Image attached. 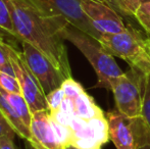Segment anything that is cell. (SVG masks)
I'll return each mask as SVG.
<instances>
[{
    "label": "cell",
    "mask_w": 150,
    "mask_h": 149,
    "mask_svg": "<svg viewBox=\"0 0 150 149\" xmlns=\"http://www.w3.org/2000/svg\"><path fill=\"white\" fill-rule=\"evenodd\" d=\"M11 11L16 39L27 42L49 58L64 75L71 78L67 49L61 31L69 24L60 16H49L28 0H6Z\"/></svg>",
    "instance_id": "6da1fadb"
},
{
    "label": "cell",
    "mask_w": 150,
    "mask_h": 149,
    "mask_svg": "<svg viewBox=\"0 0 150 149\" xmlns=\"http://www.w3.org/2000/svg\"><path fill=\"white\" fill-rule=\"evenodd\" d=\"M61 36L65 41L71 42L76 46L90 62L97 76L96 87L110 90L111 80L124 74L113 55L107 52L97 39L71 24H67L63 28Z\"/></svg>",
    "instance_id": "7a4b0ae2"
},
{
    "label": "cell",
    "mask_w": 150,
    "mask_h": 149,
    "mask_svg": "<svg viewBox=\"0 0 150 149\" xmlns=\"http://www.w3.org/2000/svg\"><path fill=\"white\" fill-rule=\"evenodd\" d=\"M99 42L107 52L124 59L131 68L143 75L150 73V42L132 26L129 25L126 31L117 34H102Z\"/></svg>",
    "instance_id": "3957f363"
},
{
    "label": "cell",
    "mask_w": 150,
    "mask_h": 149,
    "mask_svg": "<svg viewBox=\"0 0 150 149\" xmlns=\"http://www.w3.org/2000/svg\"><path fill=\"white\" fill-rule=\"evenodd\" d=\"M142 80L143 74L131 68L110 82V90L117 110L130 119L141 117Z\"/></svg>",
    "instance_id": "277c9868"
},
{
    "label": "cell",
    "mask_w": 150,
    "mask_h": 149,
    "mask_svg": "<svg viewBox=\"0 0 150 149\" xmlns=\"http://www.w3.org/2000/svg\"><path fill=\"white\" fill-rule=\"evenodd\" d=\"M4 45L8 52L14 76L20 84L22 94L28 102L32 113L38 110H48L46 95L42 91L39 83L27 64L23 51L18 50L7 42H5Z\"/></svg>",
    "instance_id": "5b68a950"
},
{
    "label": "cell",
    "mask_w": 150,
    "mask_h": 149,
    "mask_svg": "<svg viewBox=\"0 0 150 149\" xmlns=\"http://www.w3.org/2000/svg\"><path fill=\"white\" fill-rule=\"evenodd\" d=\"M49 16L63 18L79 30L99 41L101 34L93 27L81 6V0H28Z\"/></svg>",
    "instance_id": "8992f818"
},
{
    "label": "cell",
    "mask_w": 150,
    "mask_h": 149,
    "mask_svg": "<svg viewBox=\"0 0 150 149\" xmlns=\"http://www.w3.org/2000/svg\"><path fill=\"white\" fill-rule=\"evenodd\" d=\"M21 43L27 64L38 81L44 94L47 95L56 88L61 87L67 78L54 66L53 62L31 44L27 42Z\"/></svg>",
    "instance_id": "52a82bcc"
},
{
    "label": "cell",
    "mask_w": 150,
    "mask_h": 149,
    "mask_svg": "<svg viewBox=\"0 0 150 149\" xmlns=\"http://www.w3.org/2000/svg\"><path fill=\"white\" fill-rule=\"evenodd\" d=\"M81 6L91 24L102 34H117L127 30L122 16L103 0H81Z\"/></svg>",
    "instance_id": "ba28073f"
},
{
    "label": "cell",
    "mask_w": 150,
    "mask_h": 149,
    "mask_svg": "<svg viewBox=\"0 0 150 149\" xmlns=\"http://www.w3.org/2000/svg\"><path fill=\"white\" fill-rule=\"evenodd\" d=\"M30 132V143L36 149H64L57 139L49 110H38L32 113Z\"/></svg>",
    "instance_id": "9c48e42d"
},
{
    "label": "cell",
    "mask_w": 150,
    "mask_h": 149,
    "mask_svg": "<svg viewBox=\"0 0 150 149\" xmlns=\"http://www.w3.org/2000/svg\"><path fill=\"white\" fill-rule=\"evenodd\" d=\"M109 138L117 149H137V137L132 119L122 114L119 110L106 113Z\"/></svg>",
    "instance_id": "30bf717a"
},
{
    "label": "cell",
    "mask_w": 150,
    "mask_h": 149,
    "mask_svg": "<svg viewBox=\"0 0 150 149\" xmlns=\"http://www.w3.org/2000/svg\"><path fill=\"white\" fill-rule=\"evenodd\" d=\"M0 110H1L3 115L5 117V119L9 123L10 127L16 132V136H18V137L24 140L30 141L31 140L30 129L28 127H26V125L23 123V121L20 119L18 113L14 110L13 106L8 101V99L5 97V95H4L1 90H0Z\"/></svg>",
    "instance_id": "8fae6325"
},
{
    "label": "cell",
    "mask_w": 150,
    "mask_h": 149,
    "mask_svg": "<svg viewBox=\"0 0 150 149\" xmlns=\"http://www.w3.org/2000/svg\"><path fill=\"white\" fill-rule=\"evenodd\" d=\"M73 100L74 105V114L84 119H89L97 115L103 114V112L96 104L93 97H91L86 91L81 93L75 98H71Z\"/></svg>",
    "instance_id": "7c38bea8"
},
{
    "label": "cell",
    "mask_w": 150,
    "mask_h": 149,
    "mask_svg": "<svg viewBox=\"0 0 150 149\" xmlns=\"http://www.w3.org/2000/svg\"><path fill=\"white\" fill-rule=\"evenodd\" d=\"M3 94L5 95V97L8 99V101L11 103V105L13 106L14 110L18 113V115L20 117V119L23 121V123L26 125V127H28L30 129L31 126V121H32V110L29 106L27 100L25 99V97L23 96L22 93H11V92L4 91L0 88Z\"/></svg>",
    "instance_id": "4fadbf2b"
},
{
    "label": "cell",
    "mask_w": 150,
    "mask_h": 149,
    "mask_svg": "<svg viewBox=\"0 0 150 149\" xmlns=\"http://www.w3.org/2000/svg\"><path fill=\"white\" fill-rule=\"evenodd\" d=\"M0 31L16 39V28H14L11 11L6 0H0Z\"/></svg>",
    "instance_id": "5bb4252c"
},
{
    "label": "cell",
    "mask_w": 150,
    "mask_h": 149,
    "mask_svg": "<svg viewBox=\"0 0 150 149\" xmlns=\"http://www.w3.org/2000/svg\"><path fill=\"white\" fill-rule=\"evenodd\" d=\"M141 119L150 132V73L147 75H143Z\"/></svg>",
    "instance_id": "9a60e30c"
},
{
    "label": "cell",
    "mask_w": 150,
    "mask_h": 149,
    "mask_svg": "<svg viewBox=\"0 0 150 149\" xmlns=\"http://www.w3.org/2000/svg\"><path fill=\"white\" fill-rule=\"evenodd\" d=\"M134 18L147 34L150 35V1L142 2L134 14Z\"/></svg>",
    "instance_id": "2e32d148"
},
{
    "label": "cell",
    "mask_w": 150,
    "mask_h": 149,
    "mask_svg": "<svg viewBox=\"0 0 150 149\" xmlns=\"http://www.w3.org/2000/svg\"><path fill=\"white\" fill-rule=\"evenodd\" d=\"M0 88L4 91L11 93H22L20 84L16 76L0 71Z\"/></svg>",
    "instance_id": "e0dca14e"
},
{
    "label": "cell",
    "mask_w": 150,
    "mask_h": 149,
    "mask_svg": "<svg viewBox=\"0 0 150 149\" xmlns=\"http://www.w3.org/2000/svg\"><path fill=\"white\" fill-rule=\"evenodd\" d=\"M64 97H65L64 91H63V89L61 87L56 88L55 90H53L49 94H47L46 95V101H47L49 112H56L60 107Z\"/></svg>",
    "instance_id": "ac0fdd59"
},
{
    "label": "cell",
    "mask_w": 150,
    "mask_h": 149,
    "mask_svg": "<svg viewBox=\"0 0 150 149\" xmlns=\"http://www.w3.org/2000/svg\"><path fill=\"white\" fill-rule=\"evenodd\" d=\"M61 88H62L63 91H64L65 96L69 98H75L85 91L83 86H82L79 82L74 80L73 78L65 79L64 81H63L62 85H61Z\"/></svg>",
    "instance_id": "d6986e66"
},
{
    "label": "cell",
    "mask_w": 150,
    "mask_h": 149,
    "mask_svg": "<svg viewBox=\"0 0 150 149\" xmlns=\"http://www.w3.org/2000/svg\"><path fill=\"white\" fill-rule=\"evenodd\" d=\"M5 41L0 37V71L4 73H7L12 76H14L13 70H12L11 64H10L8 52L4 45Z\"/></svg>",
    "instance_id": "ffe728a7"
},
{
    "label": "cell",
    "mask_w": 150,
    "mask_h": 149,
    "mask_svg": "<svg viewBox=\"0 0 150 149\" xmlns=\"http://www.w3.org/2000/svg\"><path fill=\"white\" fill-rule=\"evenodd\" d=\"M104 2H106L109 6L115 9L122 16H126V18H130L132 16V14L130 13L128 7H127L125 0H103Z\"/></svg>",
    "instance_id": "44dd1931"
},
{
    "label": "cell",
    "mask_w": 150,
    "mask_h": 149,
    "mask_svg": "<svg viewBox=\"0 0 150 149\" xmlns=\"http://www.w3.org/2000/svg\"><path fill=\"white\" fill-rule=\"evenodd\" d=\"M16 132L13 131L11 127H10L9 123L7 121V119H5V117L3 115V113L0 110V137H3V136H6V137H9L14 139L16 137Z\"/></svg>",
    "instance_id": "7402d4cb"
},
{
    "label": "cell",
    "mask_w": 150,
    "mask_h": 149,
    "mask_svg": "<svg viewBox=\"0 0 150 149\" xmlns=\"http://www.w3.org/2000/svg\"><path fill=\"white\" fill-rule=\"evenodd\" d=\"M0 149H18L14 145V142L12 138L6 137H0Z\"/></svg>",
    "instance_id": "603a6c76"
},
{
    "label": "cell",
    "mask_w": 150,
    "mask_h": 149,
    "mask_svg": "<svg viewBox=\"0 0 150 149\" xmlns=\"http://www.w3.org/2000/svg\"><path fill=\"white\" fill-rule=\"evenodd\" d=\"M125 3H126L130 13L134 18L135 12H136V10L138 9V7L141 4V0H125Z\"/></svg>",
    "instance_id": "cb8c5ba5"
},
{
    "label": "cell",
    "mask_w": 150,
    "mask_h": 149,
    "mask_svg": "<svg viewBox=\"0 0 150 149\" xmlns=\"http://www.w3.org/2000/svg\"><path fill=\"white\" fill-rule=\"evenodd\" d=\"M137 149H150V140H147V141L143 142V143L138 144Z\"/></svg>",
    "instance_id": "d4e9b609"
},
{
    "label": "cell",
    "mask_w": 150,
    "mask_h": 149,
    "mask_svg": "<svg viewBox=\"0 0 150 149\" xmlns=\"http://www.w3.org/2000/svg\"><path fill=\"white\" fill-rule=\"evenodd\" d=\"M25 149H36V148L30 143V141L25 140Z\"/></svg>",
    "instance_id": "484cf974"
},
{
    "label": "cell",
    "mask_w": 150,
    "mask_h": 149,
    "mask_svg": "<svg viewBox=\"0 0 150 149\" xmlns=\"http://www.w3.org/2000/svg\"><path fill=\"white\" fill-rule=\"evenodd\" d=\"M65 149H79V148H77L76 146H74V145H69V146H67V147H65Z\"/></svg>",
    "instance_id": "4316f807"
},
{
    "label": "cell",
    "mask_w": 150,
    "mask_h": 149,
    "mask_svg": "<svg viewBox=\"0 0 150 149\" xmlns=\"http://www.w3.org/2000/svg\"><path fill=\"white\" fill-rule=\"evenodd\" d=\"M147 1H150V0H141V3H142V2H147Z\"/></svg>",
    "instance_id": "83f0119b"
},
{
    "label": "cell",
    "mask_w": 150,
    "mask_h": 149,
    "mask_svg": "<svg viewBox=\"0 0 150 149\" xmlns=\"http://www.w3.org/2000/svg\"><path fill=\"white\" fill-rule=\"evenodd\" d=\"M148 40H149V42H150V36H149V38H148Z\"/></svg>",
    "instance_id": "f1b7e54d"
}]
</instances>
